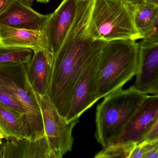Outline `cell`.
Listing matches in <instances>:
<instances>
[{
  "instance_id": "24",
  "label": "cell",
  "mask_w": 158,
  "mask_h": 158,
  "mask_svg": "<svg viewBox=\"0 0 158 158\" xmlns=\"http://www.w3.org/2000/svg\"><path fill=\"white\" fill-rule=\"evenodd\" d=\"M21 1L23 2L25 4H27L28 6L31 7L33 5V2H34L35 0H21Z\"/></svg>"
},
{
  "instance_id": "4",
  "label": "cell",
  "mask_w": 158,
  "mask_h": 158,
  "mask_svg": "<svg viewBox=\"0 0 158 158\" xmlns=\"http://www.w3.org/2000/svg\"><path fill=\"white\" fill-rule=\"evenodd\" d=\"M0 85L23 107L25 138L35 141L45 137L41 109L36 94L27 79L26 64H0Z\"/></svg>"
},
{
  "instance_id": "15",
  "label": "cell",
  "mask_w": 158,
  "mask_h": 158,
  "mask_svg": "<svg viewBox=\"0 0 158 158\" xmlns=\"http://www.w3.org/2000/svg\"><path fill=\"white\" fill-rule=\"evenodd\" d=\"M15 150L17 151L14 152L11 157L54 158L46 136L35 141L26 139L7 140V142L2 146V158H6L9 153Z\"/></svg>"
},
{
  "instance_id": "10",
  "label": "cell",
  "mask_w": 158,
  "mask_h": 158,
  "mask_svg": "<svg viewBox=\"0 0 158 158\" xmlns=\"http://www.w3.org/2000/svg\"><path fill=\"white\" fill-rule=\"evenodd\" d=\"M137 43L138 60L134 87L142 93L158 95V43Z\"/></svg>"
},
{
  "instance_id": "27",
  "label": "cell",
  "mask_w": 158,
  "mask_h": 158,
  "mask_svg": "<svg viewBox=\"0 0 158 158\" xmlns=\"http://www.w3.org/2000/svg\"><path fill=\"white\" fill-rule=\"evenodd\" d=\"M3 137L2 134L0 133V144L2 143V139H3Z\"/></svg>"
},
{
  "instance_id": "5",
  "label": "cell",
  "mask_w": 158,
  "mask_h": 158,
  "mask_svg": "<svg viewBox=\"0 0 158 158\" xmlns=\"http://www.w3.org/2000/svg\"><path fill=\"white\" fill-rule=\"evenodd\" d=\"M134 5L122 0H94L90 19L99 37L107 41L142 39L134 24Z\"/></svg>"
},
{
  "instance_id": "14",
  "label": "cell",
  "mask_w": 158,
  "mask_h": 158,
  "mask_svg": "<svg viewBox=\"0 0 158 158\" xmlns=\"http://www.w3.org/2000/svg\"><path fill=\"white\" fill-rule=\"evenodd\" d=\"M133 18L143 41L158 43V5L145 1L134 4Z\"/></svg>"
},
{
  "instance_id": "26",
  "label": "cell",
  "mask_w": 158,
  "mask_h": 158,
  "mask_svg": "<svg viewBox=\"0 0 158 158\" xmlns=\"http://www.w3.org/2000/svg\"><path fill=\"white\" fill-rule=\"evenodd\" d=\"M37 2H40V3H48L49 2L50 0H35Z\"/></svg>"
},
{
  "instance_id": "9",
  "label": "cell",
  "mask_w": 158,
  "mask_h": 158,
  "mask_svg": "<svg viewBox=\"0 0 158 158\" xmlns=\"http://www.w3.org/2000/svg\"><path fill=\"white\" fill-rule=\"evenodd\" d=\"M100 55L101 54L90 62L76 85L69 111L65 118L67 122L78 119L83 113L98 100L97 97L96 75Z\"/></svg>"
},
{
  "instance_id": "13",
  "label": "cell",
  "mask_w": 158,
  "mask_h": 158,
  "mask_svg": "<svg viewBox=\"0 0 158 158\" xmlns=\"http://www.w3.org/2000/svg\"><path fill=\"white\" fill-rule=\"evenodd\" d=\"M0 45L30 49L34 52L42 50L52 54L48 48L47 40L42 31L0 25Z\"/></svg>"
},
{
  "instance_id": "12",
  "label": "cell",
  "mask_w": 158,
  "mask_h": 158,
  "mask_svg": "<svg viewBox=\"0 0 158 158\" xmlns=\"http://www.w3.org/2000/svg\"><path fill=\"white\" fill-rule=\"evenodd\" d=\"M34 52L31 60L26 64L27 76L35 93L42 97L47 95L48 91L54 57L42 50Z\"/></svg>"
},
{
  "instance_id": "21",
  "label": "cell",
  "mask_w": 158,
  "mask_h": 158,
  "mask_svg": "<svg viewBox=\"0 0 158 158\" xmlns=\"http://www.w3.org/2000/svg\"><path fill=\"white\" fill-rule=\"evenodd\" d=\"M15 0H0V15L4 12Z\"/></svg>"
},
{
  "instance_id": "8",
  "label": "cell",
  "mask_w": 158,
  "mask_h": 158,
  "mask_svg": "<svg viewBox=\"0 0 158 158\" xmlns=\"http://www.w3.org/2000/svg\"><path fill=\"white\" fill-rule=\"evenodd\" d=\"M78 0H63L60 6L50 15L42 32L49 51L55 57L65 40L76 14Z\"/></svg>"
},
{
  "instance_id": "28",
  "label": "cell",
  "mask_w": 158,
  "mask_h": 158,
  "mask_svg": "<svg viewBox=\"0 0 158 158\" xmlns=\"http://www.w3.org/2000/svg\"><path fill=\"white\" fill-rule=\"evenodd\" d=\"M0 133H1V134H2V133H1V131H0Z\"/></svg>"
},
{
  "instance_id": "22",
  "label": "cell",
  "mask_w": 158,
  "mask_h": 158,
  "mask_svg": "<svg viewBox=\"0 0 158 158\" xmlns=\"http://www.w3.org/2000/svg\"><path fill=\"white\" fill-rule=\"evenodd\" d=\"M158 146L149 151L144 155L143 158H158Z\"/></svg>"
},
{
  "instance_id": "18",
  "label": "cell",
  "mask_w": 158,
  "mask_h": 158,
  "mask_svg": "<svg viewBox=\"0 0 158 158\" xmlns=\"http://www.w3.org/2000/svg\"><path fill=\"white\" fill-rule=\"evenodd\" d=\"M137 144L133 142L111 145L103 149L94 156L95 158H129Z\"/></svg>"
},
{
  "instance_id": "6",
  "label": "cell",
  "mask_w": 158,
  "mask_h": 158,
  "mask_svg": "<svg viewBox=\"0 0 158 158\" xmlns=\"http://www.w3.org/2000/svg\"><path fill=\"white\" fill-rule=\"evenodd\" d=\"M37 96L41 109L45 136L53 158H62L72 150L74 143L72 132L79 120L67 122L59 114L48 95Z\"/></svg>"
},
{
  "instance_id": "2",
  "label": "cell",
  "mask_w": 158,
  "mask_h": 158,
  "mask_svg": "<svg viewBox=\"0 0 158 158\" xmlns=\"http://www.w3.org/2000/svg\"><path fill=\"white\" fill-rule=\"evenodd\" d=\"M139 47L135 40L108 41L102 49L96 75L98 99L123 89L135 75Z\"/></svg>"
},
{
  "instance_id": "16",
  "label": "cell",
  "mask_w": 158,
  "mask_h": 158,
  "mask_svg": "<svg viewBox=\"0 0 158 158\" xmlns=\"http://www.w3.org/2000/svg\"><path fill=\"white\" fill-rule=\"evenodd\" d=\"M0 131L6 140L25 138L23 115L0 104Z\"/></svg>"
},
{
  "instance_id": "17",
  "label": "cell",
  "mask_w": 158,
  "mask_h": 158,
  "mask_svg": "<svg viewBox=\"0 0 158 158\" xmlns=\"http://www.w3.org/2000/svg\"><path fill=\"white\" fill-rule=\"evenodd\" d=\"M33 52L30 49L0 45V64L10 63H27Z\"/></svg>"
},
{
  "instance_id": "11",
  "label": "cell",
  "mask_w": 158,
  "mask_h": 158,
  "mask_svg": "<svg viewBox=\"0 0 158 158\" xmlns=\"http://www.w3.org/2000/svg\"><path fill=\"white\" fill-rule=\"evenodd\" d=\"M50 15L39 13L21 0H15L0 15V25L15 28L42 31Z\"/></svg>"
},
{
  "instance_id": "25",
  "label": "cell",
  "mask_w": 158,
  "mask_h": 158,
  "mask_svg": "<svg viewBox=\"0 0 158 158\" xmlns=\"http://www.w3.org/2000/svg\"><path fill=\"white\" fill-rule=\"evenodd\" d=\"M144 1L155 4V5H158V0H144Z\"/></svg>"
},
{
  "instance_id": "7",
  "label": "cell",
  "mask_w": 158,
  "mask_h": 158,
  "mask_svg": "<svg viewBox=\"0 0 158 158\" xmlns=\"http://www.w3.org/2000/svg\"><path fill=\"white\" fill-rule=\"evenodd\" d=\"M158 122V95H148L123 129L108 146L131 142L139 144L142 142L147 132Z\"/></svg>"
},
{
  "instance_id": "1",
  "label": "cell",
  "mask_w": 158,
  "mask_h": 158,
  "mask_svg": "<svg viewBox=\"0 0 158 158\" xmlns=\"http://www.w3.org/2000/svg\"><path fill=\"white\" fill-rule=\"evenodd\" d=\"M93 2L78 0L73 23L53 60L47 95L64 119L81 75L108 42L99 37L91 23Z\"/></svg>"
},
{
  "instance_id": "23",
  "label": "cell",
  "mask_w": 158,
  "mask_h": 158,
  "mask_svg": "<svg viewBox=\"0 0 158 158\" xmlns=\"http://www.w3.org/2000/svg\"><path fill=\"white\" fill-rule=\"evenodd\" d=\"M122 1L128 2V3H132V4H136V3H139L144 1V0H122Z\"/></svg>"
},
{
  "instance_id": "19",
  "label": "cell",
  "mask_w": 158,
  "mask_h": 158,
  "mask_svg": "<svg viewBox=\"0 0 158 158\" xmlns=\"http://www.w3.org/2000/svg\"><path fill=\"white\" fill-rule=\"evenodd\" d=\"M0 104L7 108L23 115L26 114L25 110L22 104L12 96L7 89L0 85Z\"/></svg>"
},
{
  "instance_id": "3",
  "label": "cell",
  "mask_w": 158,
  "mask_h": 158,
  "mask_svg": "<svg viewBox=\"0 0 158 158\" xmlns=\"http://www.w3.org/2000/svg\"><path fill=\"white\" fill-rule=\"evenodd\" d=\"M148 95L138 91L134 85L104 97L98 105L95 137L103 148L123 129Z\"/></svg>"
},
{
  "instance_id": "20",
  "label": "cell",
  "mask_w": 158,
  "mask_h": 158,
  "mask_svg": "<svg viewBox=\"0 0 158 158\" xmlns=\"http://www.w3.org/2000/svg\"><path fill=\"white\" fill-rule=\"evenodd\" d=\"M157 140H158V122L147 132L142 142H151Z\"/></svg>"
}]
</instances>
